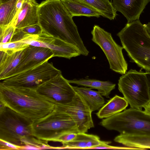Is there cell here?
Segmentation results:
<instances>
[{
  "label": "cell",
  "mask_w": 150,
  "mask_h": 150,
  "mask_svg": "<svg viewBox=\"0 0 150 150\" xmlns=\"http://www.w3.org/2000/svg\"><path fill=\"white\" fill-rule=\"evenodd\" d=\"M39 24L42 32L70 44L81 54L89 53L79 35L77 28L69 12L60 0H46L39 4Z\"/></svg>",
  "instance_id": "1"
},
{
  "label": "cell",
  "mask_w": 150,
  "mask_h": 150,
  "mask_svg": "<svg viewBox=\"0 0 150 150\" xmlns=\"http://www.w3.org/2000/svg\"><path fill=\"white\" fill-rule=\"evenodd\" d=\"M0 102L33 122L51 112L56 103L35 89L0 83Z\"/></svg>",
  "instance_id": "2"
},
{
  "label": "cell",
  "mask_w": 150,
  "mask_h": 150,
  "mask_svg": "<svg viewBox=\"0 0 150 150\" xmlns=\"http://www.w3.org/2000/svg\"><path fill=\"white\" fill-rule=\"evenodd\" d=\"M32 122L6 107L0 113V139L22 148L31 145L40 149H52L48 144V141L39 139L33 136Z\"/></svg>",
  "instance_id": "3"
},
{
  "label": "cell",
  "mask_w": 150,
  "mask_h": 150,
  "mask_svg": "<svg viewBox=\"0 0 150 150\" xmlns=\"http://www.w3.org/2000/svg\"><path fill=\"white\" fill-rule=\"evenodd\" d=\"M117 35L130 61L150 72V36L139 20L127 23Z\"/></svg>",
  "instance_id": "4"
},
{
  "label": "cell",
  "mask_w": 150,
  "mask_h": 150,
  "mask_svg": "<svg viewBox=\"0 0 150 150\" xmlns=\"http://www.w3.org/2000/svg\"><path fill=\"white\" fill-rule=\"evenodd\" d=\"M32 130L37 138L57 142L64 134L79 132L75 123L67 114L54 109L44 117L33 122Z\"/></svg>",
  "instance_id": "5"
},
{
  "label": "cell",
  "mask_w": 150,
  "mask_h": 150,
  "mask_svg": "<svg viewBox=\"0 0 150 150\" xmlns=\"http://www.w3.org/2000/svg\"><path fill=\"white\" fill-rule=\"evenodd\" d=\"M100 124L120 134L150 135V115L142 110L130 108L103 120Z\"/></svg>",
  "instance_id": "6"
},
{
  "label": "cell",
  "mask_w": 150,
  "mask_h": 150,
  "mask_svg": "<svg viewBox=\"0 0 150 150\" xmlns=\"http://www.w3.org/2000/svg\"><path fill=\"white\" fill-rule=\"evenodd\" d=\"M118 85L130 108L142 110L150 101L146 72L131 69L120 77Z\"/></svg>",
  "instance_id": "7"
},
{
  "label": "cell",
  "mask_w": 150,
  "mask_h": 150,
  "mask_svg": "<svg viewBox=\"0 0 150 150\" xmlns=\"http://www.w3.org/2000/svg\"><path fill=\"white\" fill-rule=\"evenodd\" d=\"M52 63L46 61L40 64L3 80L9 86L36 89L38 86L61 74Z\"/></svg>",
  "instance_id": "8"
},
{
  "label": "cell",
  "mask_w": 150,
  "mask_h": 150,
  "mask_svg": "<svg viewBox=\"0 0 150 150\" xmlns=\"http://www.w3.org/2000/svg\"><path fill=\"white\" fill-rule=\"evenodd\" d=\"M91 33L92 40L104 52L110 69L121 74H125L127 69L128 64L123 54V47L115 42L110 33L98 25H94Z\"/></svg>",
  "instance_id": "9"
},
{
  "label": "cell",
  "mask_w": 150,
  "mask_h": 150,
  "mask_svg": "<svg viewBox=\"0 0 150 150\" xmlns=\"http://www.w3.org/2000/svg\"><path fill=\"white\" fill-rule=\"evenodd\" d=\"M54 108L69 115L80 133H86L94 125L92 111L86 102L78 93L70 102L64 104H56Z\"/></svg>",
  "instance_id": "10"
},
{
  "label": "cell",
  "mask_w": 150,
  "mask_h": 150,
  "mask_svg": "<svg viewBox=\"0 0 150 150\" xmlns=\"http://www.w3.org/2000/svg\"><path fill=\"white\" fill-rule=\"evenodd\" d=\"M20 42L29 45L49 49L52 52L53 57L69 59L81 54L78 49L71 44L43 32L38 35H30Z\"/></svg>",
  "instance_id": "11"
},
{
  "label": "cell",
  "mask_w": 150,
  "mask_h": 150,
  "mask_svg": "<svg viewBox=\"0 0 150 150\" xmlns=\"http://www.w3.org/2000/svg\"><path fill=\"white\" fill-rule=\"evenodd\" d=\"M70 84L61 73L35 90L39 94L53 100L56 104H65L71 101L76 93Z\"/></svg>",
  "instance_id": "12"
},
{
  "label": "cell",
  "mask_w": 150,
  "mask_h": 150,
  "mask_svg": "<svg viewBox=\"0 0 150 150\" xmlns=\"http://www.w3.org/2000/svg\"><path fill=\"white\" fill-rule=\"evenodd\" d=\"M53 57V54L49 49L29 45L24 50L21 60L11 76L35 67Z\"/></svg>",
  "instance_id": "13"
},
{
  "label": "cell",
  "mask_w": 150,
  "mask_h": 150,
  "mask_svg": "<svg viewBox=\"0 0 150 150\" xmlns=\"http://www.w3.org/2000/svg\"><path fill=\"white\" fill-rule=\"evenodd\" d=\"M150 0H112V4L117 11L126 18L127 23L139 19Z\"/></svg>",
  "instance_id": "14"
},
{
  "label": "cell",
  "mask_w": 150,
  "mask_h": 150,
  "mask_svg": "<svg viewBox=\"0 0 150 150\" xmlns=\"http://www.w3.org/2000/svg\"><path fill=\"white\" fill-rule=\"evenodd\" d=\"M39 5L35 0H24L21 9L12 22L15 28L21 29L38 24Z\"/></svg>",
  "instance_id": "15"
},
{
  "label": "cell",
  "mask_w": 150,
  "mask_h": 150,
  "mask_svg": "<svg viewBox=\"0 0 150 150\" xmlns=\"http://www.w3.org/2000/svg\"><path fill=\"white\" fill-rule=\"evenodd\" d=\"M110 141H102L97 136L79 132L72 141L62 144L61 149H91L93 147L105 144H110Z\"/></svg>",
  "instance_id": "16"
},
{
  "label": "cell",
  "mask_w": 150,
  "mask_h": 150,
  "mask_svg": "<svg viewBox=\"0 0 150 150\" xmlns=\"http://www.w3.org/2000/svg\"><path fill=\"white\" fill-rule=\"evenodd\" d=\"M24 50L10 54H7L3 51H0L1 80H3L11 76L21 60Z\"/></svg>",
  "instance_id": "17"
},
{
  "label": "cell",
  "mask_w": 150,
  "mask_h": 150,
  "mask_svg": "<svg viewBox=\"0 0 150 150\" xmlns=\"http://www.w3.org/2000/svg\"><path fill=\"white\" fill-rule=\"evenodd\" d=\"M114 141L126 147L137 149H150V135L120 134Z\"/></svg>",
  "instance_id": "18"
},
{
  "label": "cell",
  "mask_w": 150,
  "mask_h": 150,
  "mask_svg": "<svg viewBox=\"0 0 150 150\" xmlns=\"http://www.w3.org/2000/svg\"><path fill=\"white\" fill-rule=\"evenodd\" d=\"M128 103L124 98L115 95L96 113L100 119L107 118L125 109Z\"/></svg>",
  "instance_id": "19"
},
{
  "label": "cell",
  "mask_w": 150,
  "mask_h": 150,
  "mask_svg": "<svg viewBox=\"0 0 150 150\" xmlns=\"http://www.w3.org/2000/svg\"><path fill=\"white\" fill-rule=\"evenodd\" d=\"M73 17L75 16H85L97 18L102 16L96 9L74 0H60Z\"/></svg>",
  "instance_id": "20"
},
{
  "label": "cell",
  "mask_w": 150,
  "mask_h": 150,
  "mask_svg": "<svg viewBox=\"0 0 150 150\" xmlns=\"http://www.w3.org/2000/svg\"><path fill=\"white\" fill-rule=\"evenodd\" d=\"M75 92L80 95L89 106L92 112L99 110L105 103V100L98 91L86 87L73 86Z\"/></svg>",
  "instance_id": "21"
},
{
  "label": "cell",
  "mask_w": 150,
  "mask_h": 150,
  "mask_svg": "<svg viewBox=\"0 0 150 150\" xmlns=\"http://www.w3.org/2000/svg\"><path fill=\"white\" fill-rule=\"evenodd\" d=\"M68 81L70 83L97 89L102 96L107 98H109L111 92L115 89L116 86L115 84L110 81L89 79H74Z\"/></svg>",
  "instance_id": "22"
},
{
  "label": "cell",
  "mask_w": 150,
  "mask_h": 150,
  "mask_svg": "<svg viewBox=\"0 0 150 150\" xmlns=\"http://www.w3.org/2000/svg\"><path fill=\"white\" fill-rule=\"evenodd\" d=\"M89 6L100 12L102 16L110 20L117 16V11L109 0H74Z\"/></svg>",
  "instance_id": "23"
},
{
  "label": "cell",
  "mask_w": 150,
  "mask_h": 150,
  "mask_svg": "<svg viewBox=\"0 0 150 150\" xmlns=\"http://www.w3.org/2000/svg\"><path fill=\"white\" fill-rule=\"evenodd\" d=\"M18 0H11L0 4V25L10 24L16 15V6Z\"/></svg>",
  "instance_id": "24"
},
{
  "label": "cell",
  "mask_w": 150,
  "mask_h": 150,
  "mask_svg": "<svg viewBox=\"0 0 150 150\" xmlns=\"http://www.w3.org/2000/svg\"><path fill=\"white\" fill-rule=\"evenodd\" d=\"M29 45L20 41L10 42L2 43H0V51L7 54H10L23 50Z\"/></svg>",
  "instance_id": "25"
},
{
  "label": "cell",
  "mask_w": 150,
  "mask_h": 150,
  "mask_svg": "<svg viewBox=\"0 0 150 150\" xmlns=\"http://www.w3.org/2000/svg\"><path fill=\"white\" fill-rule=\"evenodd\" d=\"M16 28L12 23L7 25H0V43L10 42Z\"/></svg>",
  "instance_id": "26"
},
{
  "label": "cell",
  "mask_w": 150,
  "mask_h": 150,
  "mask_svg": "<svg viewBox=\"0 0 150 150\" xmlns=\"http://www.w3.org/2000/svg\"><path fill=\"white\" fill-rule=\"evenodd\" d=\"M21 29L25 33L31 35H38L42 32V29L39 23L28 26Z\"/></svg>",
  "instance_id": "27"
},
{
  "label": "cell",
  "mask_w": 150,
  "mask_h": 150,
  "mask_svg": "<svg viewBox=\"0 0 150 150\" xmlns=\"http://www.w3.org/2000/svg\"><path fill=\"white\" fill-rule=\"evenodd\" d=\"M77 133L69 132L65 134L58 139L57 142H60L62 144L72 141L76 137Z\"/></svg>",
  "instance_id": "28"
},
{
  "label": "cell",
  "mask_w": 150,
  "mask_h": 150,
  "mask_svg": "<svg viewBox=\"0 0 150 150\" xmlns=\"http://www.w3.org/2000/svg\"><path fill=\"white\" fill-rule=\"evenodd\" d=\"M22 147L0 139V150H21Z\"/></svg>",
  "instance_id": "29"
},
{
  "label": "cell",
  "mask_w": 150,
  "mask_h": 150,
  "mask_svg": "<svg viewBox=\"0 0 150 150\" xmlns=\"http://www.w3.org/2000/svg\"><path fill=\"white\" fill-rule=\"evenodd\" d=\"M24 1V0H17L16 6V15L14 19L16 18L19 11L21 9Z\"/></svg>",
  "instance_id": "30"
},
{
  "label": "cell",
  "mask_w": 150,
  "mask_h": 150,
  "mask_svg": "<svg viewBox=\"0 0 150 150\" xmlns=\"http://www.w3.org/2000/svg\"><path fill=\"white\" fill-rule=\"evenodd\" d=\"M146 75L149 87V93L150 100V72L146 71Z\"/></svg>",
  "instance_id": "31"
},
{
  "label": "cell",
  "mask_w": 150,
  "mask_h": 150,
  "mask_svg": "<svg viewBox=\"0 0 150 150\" xmlns=\"http://www.w3.org/2000/svg\"><path fill=\"white\" fill-rule=\"evenodd\" d=\"M143 108L144 110L146 113L150 115V101Z\"/></svg>",
  "instance_id": "32"
},
{
  "label": "cell",
  "mask_w": 150,
  "mask_h": 150,
  "mask_svg": "<svg viewBox=\"0 0 150 150\" xmlns=\"http://www.w3.org/2000/svg\"><path fill=\"white\" fill-rule=\"evenodd\" d=\"M144 25L145 28L149 35L150 36V23L149 22L146 24H144Z\"/></svg>",
  "instance_id": "33"
},
{
  "label": "cell",
  "mask_w": 150,
  "mask_h": 150,
  "mask_svg": "<svg viewBox=\"0 0 150 150\" xmlns=\"http://www.w3.org/2000/svg\"><path fill=\"white\" fill-rule=\"evenodd\" d=\"M11 0H0V4L8 1Z\"/></svg>",
  "instance_id": "34"
},
{
  "label": "cell",
  "mask_w": 150,
  "mask_h": 150,
  "mask_svg": "<svg viewBox=\"0 0 150 150\" xmlns=\"http://www.w3.org/2000/svg\"></svg>",
  "instance_id": "35"
}]
</instances>
